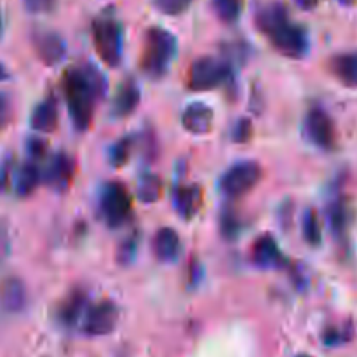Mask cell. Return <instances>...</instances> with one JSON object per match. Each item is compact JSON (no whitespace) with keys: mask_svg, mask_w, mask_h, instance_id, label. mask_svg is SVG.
I'll list each match as a JSON object with an SVG mask.
<instances>
[{"mask_svg":"<svg viewBox=\"0 0 357 357\" xmlns=\"http://www.w3.org/2000/svg\"><path fill=\"white\" fill-rule=\"evenodd\" d=\"M63 91L73 126L79 131H86L93 122L94 107L107 91V80L103 73L89 63L82 66H72L63 75Z\"/></svg>","mask_w":357,"mask_h":357,"instance_id":"obj_1","label":"cell"},{"mask_svg":"<svg viewBox=\"0 0 357 357\" xmlns=\"http://www.w3.org/2000/svg\"><path fill=\"white\" fill-rule=\"evenodd\" d=\"M257 28L272 45L288 58H303L309 51V33L289 17L284 3L272 2L261 7L255 17Z\"/></svg>","mask_w":357,"mask_h":357,"instance_id":"obj_2","label":"cell"},{"mask_svg":"<svg viewBox=\"0 0 357 357\" xmlns=\"http://www.w3.org/2000/svg\"><path fill=\"white\" fill-rule=\"evenodd\" d=\"M178 51V40L169 30L152 26L146 30L142 49V70L150 79H160L167 73Z\"/></svg>","mask_w":357,"mask_h":357,"instance_id":"obj_3","label":"cell"},{"mask_svg":"<svg viewBox=\"0 0 357 357\" xmlns=\"http://www.w3.org/2000/svg\"><path fill=\"white\" fill-rule=\"evenodd\" d=\"M93 42L98 56L105 65L119 66L124 49V33L122 24L112 13H103L93 21Z\"/></svg>","mask_w":357,"mask_h":357,"instance_id":"obj_4","label":"cell"},{"mask_svg":"<svg viewBox=\"0 0 357 357\" xmlns=\"http://www.w3.org/2000/svg\"><path fill=\"white\" fill-rule=\"evenodd\" d=\"M230 75V65L213 56L195 59L188 72V87L194 91H209L225 82Z\"/></svg>","mask_w":357,"mask_h":357,"instance_id":"obj_5","label":"cell"},{"mask_svg":"<svg viewBox=\"0 0 357 357\" xmlns=\"http://www.w3.org/2000/svg\"><path fill=\"white\" fill-rule=\"evenodd\" d=\"M261 180V167L255 160H243L230 166L220 178V188L229 197H241L253 190Z\"/></svg>","mask_w":357,"mask_h":357,"instance_id":"obj_6","label":"cell"},{"mask_svg":"<svg viewBox=\"0 0 357 357\" xmlns=\"http://www.w3.org/2000/svg\"><path fill=\"white\" fill-rule=\"evenodd\" d=\"M100 208L105 222L110 227H121L131 216L132 201L128 188L119 181H108L101 190Z\"/></svg>","mask_w":357,"mask_h":357,"instance_id":"obj_7","label":"cell"},{"mask_svg":"<svg viewBox=\"0 0 357 357\" xmlns=\"http://www.w3.org/2000/svg\"><path fill=\"white\" fill-rule=\"evenodd\" d=\"M305 136L323 150H333L337 146V129H335L333 119L328 115L326 110L321 107L310 108L305 117Z\"/></svg>","mask_w":357,"mask_h":357,"instance_id":"obj_8","label":"cell"},{"mask_svg":"<svg viewBox=\"0 0 357 357\" xmlns=\"http://www.w3.org/2000/svg\"><path fill=\"white\" fill-rule=\"evenodd\" d=\"M119 321V307L112 300H101L91 307L82 319V331L89 337H105L115 330Z\"/></svg>","mask_w":357,"mask_h":357,"instance_id":"obj_9","label":"cell"},{"mask_svg":"<svg viewBox=\"0 0 357 357\" xmlns=\"http://www.w3.org/2000/svg\"><path fill=\"white\" fill-rule=\"evenodd\" d=\"M31 44H33L38 59L47 66L59 65L66 56L65 40L56 31H35L31 37Z\"/></svg>","mask_w":357,"mask_h":357,"instance_id":"obj_10","label":"cell"},{"mask_svg":"<svg viewBox=\"0 0 357 357\" xmlns=\"http://www.w3.org/2000/svg\"><path fill=\"white\" fill-rule=\"evenodd\" d=\"M73 176V160L66 153L58 152L52 155L47 169L44 171L42 178L49 183V187L56 192H65L68 188Z\"/></svg>","mask_w":357,"mask_h":357,"instance_id":"obj_11","label":"cell"},{"mask_svg":"<svg viewBox=\"0 0 357 357\" xmlns=\"http://www.w3.org/2000/svg\"><path fill=\"white\" fill-rule=\"evenodd\" d=\"M28 293L23 281L17 278H6L0 282V309L7 314H17L26 307Z\"/></svg>","mask_w":357,"mask_h":357,"instance_id":"obj_12","label":"cell"},{"mask_svg":"<svg viewBox=\"0 0 357 357\" xmlns=\"http://www.w3.org/2000/svg\"><path fill=\"white\" fill-rule=\"evenodd\" d=\"M213 108L206 103H190L181 114V124L192 135H206L213 128Z\"/></svg>","mask_w":357,"mask_h":357,"instance_id":"obj_13","label":"cell"},{"mask_svg":"<svg viewBox=\"0 0 357 357\" xmlns=\"http://www.w3.org/2000/svg\"><path fill=\"white\" fill-rule=\"evenodd\" d=\"M139 96H142V91H139V86L136 84V80H124L119 86L114 100H112V115L115 119H124L128 115H131L135 112V108L138 107Z\"/></svg>","mask_w":357,"mask_h":357,"instance_id":"obj_14","label":"cell"},{"mask_svg":"<svg viewBox=\"0 0 357 357\" xmlns=\"http://www.w3.org/2000/svg\"><path fill=\"white\" fill-rule=\"evenodd\" d=\"M180 236H178L176 230L169 229V227L159 229L153 236V255H155L157 260L164 261V264L176 260V257L180 255Z\"/></svg>","mask_w":357,"mask_h":357,"instance_id":"obj_15","label":"cell"},{"mask_svg":"<svg viewBox=\"0 0 357 357\" xmlns=\"http://www.w3.org/2000/svg\"><path fill=\"white\" fill-rule=\"evenodd\" d=\"M251 260L255 265L264 268L279 267L284 261L279 244L271 236H261L260 239H257V243L253 244V250H251Z\"/></svg>","mask_w":357,"mask_h":357,"instance_id":"obj_16","label":"cell"},{"mask_svg":"<svg viewBox=\"0 0 357 357\" xmlns=\"http://www.w3.org/2000/svg\"><path fill=\"white\" fill-rule=\"evenodd\" d=\"M173 204L178 215L185 220H190L197 215L199 208L202 204V190L199 185H187L174 190Z\"/></svg>","mask_w":357,"mask_h":357,"instance_id":"obj_17","label":"cell"},{"mask_svg":"<svg viewBox=\"0 0 357 357\" xmlns=\"http://www.w3.org/2000/svg\"><path fill=\"white\" fill-rule=\"evenodd\" d=\"M87 305V295L84 289H75L70 293L61 305L58 307V321L66 328H72L79 323L80 316L86 310Z\"/></svg>","mask_w":357,"mask_h":357,"instance_id":"obj_18","label":"cell"},{"mask_svg":"<svg viewBox=\"0 0 357 357\" xmlns=\"http://www.w3.org/2000/svg\"><path fill=\"white\" fill-rule=\"evenodd\" d=\"M330 70L344 86L357 87V51L335 54L330 59Z\"/></svg>","mask_w":357,"mask_h":357,"instance_id":"obj_19","label":"cell"},{"mask_svg":"<svg viewBox=\"0 0 357 357\" xmlns=\"http://www.w3.org/2000/svg\"><path fill=\"white\" fill-rule=\"evenodd\" d=\"M31 128L37 132H52L58 126V105L52 98H45L31 112Z\"/></svg>","mask_w":357,"mask_h":357,"instance_id":"obj_20","label":"cell"},{"mask_svg":"<svg viewBox=\"0 0 357 357\" xmlns=\"http://www.w3.org/2000/svg\"><path fill=\"white\" fill-rule=\"evenodd\" d=\"M42 181V171L40 167L35 162H26L16 171V176H14V190L20 197H28L35 192V188L38 187V183Z\"/></svg>","mask_w":357,"mask_h":357,"instance_id":"obj_21","label":"cell"},{"mask_svg":"<svg viewBox=\"0 0 357 357\" xmlns=\"http://www.w3.org/2000/svg\"><path fill=\"white\" fill-rule=\"evenodd\" d=\"M351 206L347 199H337L328 208V223H330L331 232L337 237H345L349 225H351Z\"/></svg>","mask_w":357,"mask_h":357,"instance_id":"obj_22","label":"cell"},{"mask_svg":"<svg viewBox=\"0 0 357 357\" xmlns=\"http://www.w3.org/2000/svg\"><path fill=\"white\" fill-rule=\"evenodd\" d=\"M162 194V181L155 174H143L138 181V188H136V197L145 204L155 202L160 199Z\"/></svg>","mask_w":357,"mask_h":357,"instance_id":"obj_23","label":"cell"},{"mask_svg":"<svg viewBox=\"0 0 357 357\" xmlns=\"http://www.w3.org/2000/svg\"><path fill=\"white\" fill-rule=\"evenodd\" d=\"M303 239L310 246H319L321 241H323V230H321V222L319 216L314 209H307L305 215H303V225H302Z\"/></svg>","mask_w":357,"mask_h":357,"instance_id":"obj_24","label":"cell"},{"mask_svg":"<svg viewBox=\"0 0 357 357\" xmlns=\"http://www.w3.org/2000/svg\"><path fill=\"white\" fill-rule=\"evenodd\" d=\"M244 0H213L215 13L223 23H236L243 13Z\"/></svg>","mask_w":357,"mask_h":357,"instance_id":"obj_25","label":"cell"},{"mask_svg":"<svg viewBox=\"0 0 357 357\" xmlns=\"http://www.w3.org/2000/svg\"><path fill=\"white\" fill-rule=\"evenodd\" d=\"M352 335H354V328H352L351 323H347L344 326L328 328L323 335V342L328 347H337V345L347 344L352 338Z\"/></svg>","mask_w":357,"mask_h":357,"instance_id":"obj_26","label":"cell"},{"mask_svg":"<svg viewBox=\"0 0 357 357\" xmlns=\"http://www.w3.org/2000/svg\"><path fill=\"white\" fill-rule=\"evenodd\" d=\"M131 149H132V139L131 138H122L115 143L114 146L110 149V162L114 167H121L128 162L129 155H131Z\"/></svg>","mask_w":357,"mask_h":357,"instance_id":"obj_27","label":"cell"},{"mask_svg":"<svg viewBox=\"0 0 357 357\" xmlns=\"http://www.w3.org/2000/svg\"><path fill=\"white\" fill-rule=\"evenodd\" d=\"M194 0H153V7L167 16H178L190 7Z\"/></svg>","mask_w":357,"mask_h":357,"instance_id":"obj_28","label":"cell"},{"mask_svg":"<svg viewBox=\"0 0 357 357\" xmlns=\"http://www.w3.org/2000/svg\"><path fill=\"white\" fill-rule=\"evenodd\" d=\"M241 220L239 216L234 211H225L222 215V220H220V227H222V234L227 239H236L241 232Z\"/></svg>","mask_w":357,"mask_h":357,"instance_id":"obj_29","label":"cell"},{"mask_svg":"<svg viewBox=\"0 0 357 357\" xmlns=\"http://www.w3.org/2000/svg\"><path fill=\"white\" fill-rule=\"evenodd\" d=\"M14 176H16V171H14V157L7 155L0 162V194H6L9 190L10 185L14 183Z\"/></svg>","mask_w":357,"mask_h":357,"instance_id":"obj_30","label":"cell"},{"mask_svg":"<svg viewBox=\"0 0 357 357\" xmlns=\"http://www.w3.org/2000/svg\"><path fill=\"white\" fill-rule=\"evenodd\" d=\"M136 248H138V239L136 237H129V239L122 241L121 246L117 250V261L121 265H128L132 261L136 255Z\"/></svg>","mask_w":357,"mask_h":357,"instance_id":"obj_31","label":"cell"},{"mask_svg":"<svg viewBox=\"0 0 357 357\" xmlns=\"http://www.w3.org/2000/svg\"><path fill=\"white\" fill-rule=\"evenodd\" d=\"M10 255V230L6 222H0V264L9 258Z\"/></svg>","mask_w":357,"mask_h":357,"instance_id":"obj_32","label":"cell"},{"mask_svg":"<svg viewBox=\"0 0 357 357\" xmlns=\"http://www.w3.org/2000/svg\"><path fill=\"white\" fill-rule=\"evenodd\" d=\"M23 6L31 14H44L54 9L56 0H23Z\"/></svg>","mask_w":357,"mask_h":357,"instance_id":"obj_33","label":"cell"},{"mask_svg":"<svg viewBox=\"0 0 357 357\" xmlns=\"http://www.w3.org/2000/svg\"><path fill=\"white\" fill-rule=\"evenodd\" d=\"M26 152L31 157V162H35V160L42 159L45 155V152H47V143L40 138H30L26 142Z\"/></svg>","mask_w":357,"mask_h":357,"instance_id":"obj_34","label":"cell"},{"mask_svg":"<svg viewBox=\"0 0 357 357\" xmlns=\"http://www.w3.org/2000/svg\"><path fill=\"white\" fill-rule=\"evenodd\" d=\"M251 132H253V128H251V122L248 119H241L239 122L234 128V142L237 143H244L251 138Z\"/></svg>","mask_w":357,"mask_h":357,"instance_id":"obj_35","label":"cell"},{"mask_svg":"<svg viewBox=\"0 0 357 357\" xmlns=\"http://www.w3.org/2000/svg\"><path fill=\"white\" fill-rule=\"evenodd\" d=\"M10 114H13V105H10V98L6 93L0 91V131L9 124Z\"/></svg>","mask_w":357,"mask_h":357,"instance_id":"obj_36","label":"cell"},{"mask_svg":"<svg viewBox=\"0 0 357 357\" xmlns=\"http://www.w3.org/2000/svg\"><path fill=\"white\" fill-rule=\"evenodd\" d=\"M293 2H295L296 6L300 7V9L312 10V9H316L317 6H319L321 0H293Z\"/></svg>","mask_w":357,"mask_h":357,"instance_id":"obj_37","label":"cell"},{"mask_svg":"<svg viewBox=\"0 0 357 357\" xmlns=\"http://www.w3.org/2000/svg\"><path fill=\"white\" fill-rule=\"evenodd\" d=\"M7 75H9V73H7V68L0 63V80H6Z\"/></svg>","mask_w":357,"mask_h":357,"instance_id":"obj_38","label":"cell"},{"mask_svg":"<svg viewBox=\"0 0 357 357\" xmlns=\"http://www.w3.org/2000/svg\"><path fill=\"white\" fill-rule=\"evenodd\" d=\"M338 2H340L342 6H345V7H351V6H354L357 0H338Z\"/></svg>","mask_w":357,"mask_h":357,"instance_id":"obj_39","label":"cell"},{"mask_svg":"<svg viewBox=\"0 0 357 357\" xmlns=\"http://www.w3.org/2000/svg\"><path fill=\"white\" fill-rule=\"evenodd\" d=\"M3 31V17H2V10H0V37H2Z\"/></svg>","mask_w":357,"mask_h":357,"instance_id":"obj_40","label":"cell"},{"mask_svg":"<svg viewBox=\"0 0 357 357\" xmlns=\"http://www.w3.org/2000/svg\"><path fill=\"white\" fill-rule=\"evenodd\" d=\"M295 357H312V356H309V354H298V356H295Z\"/></svg>","mask_w":357,"mask_h":357,"instance_id":"obj_41","label":"cell"}]
</instances>
